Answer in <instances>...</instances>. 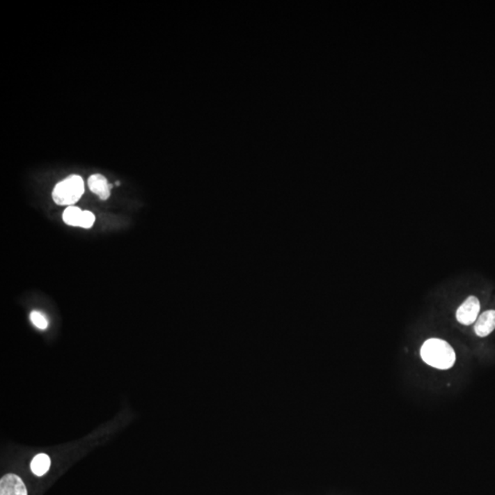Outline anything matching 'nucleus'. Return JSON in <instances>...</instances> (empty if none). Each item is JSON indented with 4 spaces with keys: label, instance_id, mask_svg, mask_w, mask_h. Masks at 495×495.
<instances>
[{
    "label": "nucleus",
    "instance_id": "20e7f679",
    "mask_svg": "<svg viewBox=\"0 0 495 495\" xmlns=\"http://www.w3.org/2000/svg\"><path fill=\"white\" fill-rule=\"evenodd\" d=\"M0 495H28V492L22 478L10 473L0 480Z\"/></svg>",
    "mask_w": 495,
    "mask_h": 495
},
{
    "label": "nucleus",
    "instance_id": "423d86ee",
    "mask_svg": "<svg viewBox=\"0 0 495 495\" xmlns=\"http://www.w3.org/2000/svg\"><path fill=\"white\" fill-rule=\"evenodd\" d=\"M88 187L93 193L100 196L101 201H107L110 196V184L105 176L95 173L88 179Z\"/></svg>",
    "mask_w": 495,
    "mask_h": 495
},
{
    "label": "nucleus",
    "instance_id": "39448f33",
    "mask_svg": "<svg viewBox=\"0 0 495 495\" xmlns=\"http://www.w3.org/2000/svg\"><path fill=\"white\" fill-rule=\"evenodd\" d=\"M494 329L495 311H485L477 318L476 326H474V331H476L478 337H487Z\"/></svg>",
    "mask_w": 495,
    "mask_h": 495
},
{
    "label": "nucleus",
    "instance_id": "6e6552de",
    "mask_svg": "<svg viewBox=\"0 0 495 495\" xmlns=\"http://www.w3.org/2000/svg\"><path fill=\"white\" fill-rule=\"evenodd\" d=\"M83 210L77 207H68L63 214V221L68 225L79 227L81 219H82Z\"/></svg>",
    "mask_w": 495,
    "mask_h": 495
},
{
    "label": "nucleus",
    "instance_id": "9b49d317",
    "mask_svg": "<svg viewBox=\"0 0 495 495\" xmlns=\"http://www.w3.org/2000/svg\"><path fill=\"white\" fill-rule=\"evenodd\" d=\"M116 184L120 185V182H117V183H116Z\"/></svg>",
    "mask_w": 495,
    "mask_h": 495
},
{
    "label": "nucleus",
    "instance_id": "f257e3e1",
    "mask_svg": "<svg viewBox=\"0 0 495 495\" xmlns=\"http://www.w3.org/2000/svg\"><path fill=\"white\" fill-rule=\"evenodd\" d=\"M421 357L428 366L439 370L450 369L456 361L453 347L439 338H430L423 344Z\"/></svg>",
    "mask_w": 495,
    "mask_h": 495
},
{
    "label": "nucleus",
    "instance_id": "9d476101",
    "mask_svg": "<svg viewBox=\"0 0 495 495\" xmlns=\"http://www.w3.org/2000/svg\"><path fill=\"white\" fill-rule=\"evenodd\" d=\"M95 215L91 211H83L82 219H81L79 227L84 228H91L95 223Z\"/></svg>",
    "mask_w": 495,
    "mask_h": 495
},
{
    "label": "nucleus",
    "instance_id": "0eeeda50",
    "mask_svg": "<svg viewBox=\"0 0 495 495\" xmlns=\"http://www.w3.org/2000/svg\"><path fill=\"white\" fill-rule=\"evenodd\" d=\"M51 467L50 457L45 453L38 454L31 462V468L36 476H43Z\"/></svg>",
    "mask_w": 495,
    "mask_h": 495
},
{
    "label": "nucleus",
    "instance_id": "7ed1b4c3",
    "mask_svg": "<svg viewBox=\"0 0 495 495\" xmlns=\"http://www.w3.org/2000/svg\"><path fill=\"white\" fill-rule=\"evenodd\" d=\"M480 311L479 299L476 297H468L457 311V320L462 325L470 326L477 320Z\"/></svg>",
    "mask_w": 495,
    "mask_h": 495
},
{
    "label": "nucleus",
    "instance_id": "f03ea898",
    "mask_svg": "<svg viewBox=\"0 0 495 495\" xmlns=\"http://www.w3.org/2000/svg\"><path fill=\"white\" fill-rule=\"evenodd\" d=\"M85 193L83 178L73 175L55 185L53 199L57 205H70L75 204Z\"/></svg>",
    "mask_w": 495,
    "mask_h": 495
},
{
    "label": "nucleus",
    "instance_id": "1a4fd4ad",
    "mask_svg": "<svg viewBox=\"0 0 495 495\" xmlns=\"http://www.w3.org/2000/svg\"><path fill=\"white\" fill-rule=\"evenodd\" d=\"M31 320L36 328L42 330L47 329L49 324L47 318H46L42 313L38 311L31 312Z\"/></svg>",
    "mask_w": 495,
    "mask_h": 495
}]
</instances>
